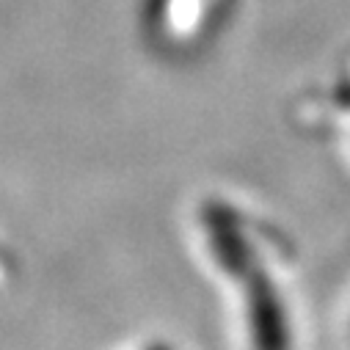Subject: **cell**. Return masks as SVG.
Masks as SVG:
<instances>
[{
    "instance_id": "obj_2",
    "label": "cell",
    "mask_w": 350,
    "mask_h": 350,
    "mask_svg": "<svg viewBox=\"0 0 350 350\" xmlns=\"http://www.w3.org/2000/svg\"><path fill=\"white\" fill-rule=\"evenodd\" d=\"M204 226H207V240L213 248V256L218 259V265L229 273V276H248L251 268V248L237 226V221L232 218V213H226L224 207H210L204 213Z\"/></svg>"
},
{
    "instance_id": "obj_1",
    "label": "cell",
    "mask_w": 350,
    "mask_h": 350,
    "mask_svg": "<svg viewBox=\"0 0 350 350\" xmlns=\"http://www.w3.org/2000/svg\"><path fill=\"white\" fill-rule=\"evenodd\" d=\"M248 328L256 350H290L284 304L262 271L248 273Z\"/></svg>"
}]
</instances>
